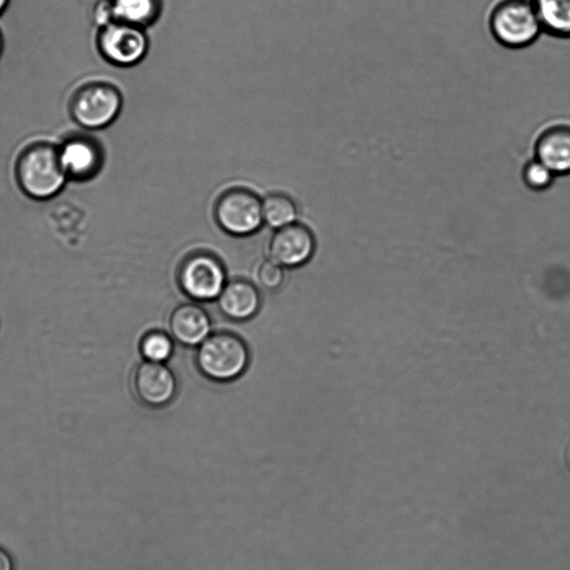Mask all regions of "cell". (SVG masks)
<instances>
[{"label":"cell","instance_id":"cell-1","mask_svg":"<svg viewBox=\"0 0 570 570\" xmlns=\"http://www.w3.org/2000/svg\"><path fill=\"white\" fill-rule=\"evenodd\" d=\"M16 177L21 190L35 199L53 197L68 179L58 147L46 141L22 149L16 163Z\"/></svg>","mask_w":570,"mask_h":570},{"label":"cell","instance_id":"cell-2","mask_svg":"<svg viewBox=\"0 0 570 570\" xmlns=\"http://www.w3.org/2000/svg\"><path fill=\"white\" fill-rule=\"evenodd\" d=\"M492 38L508 49H524L543 33L531 0H497L488 13Z\"/></svg>","mask_w":570,"mask_h":570},{"label":"cell","instance_id":"cell-3","mask_svg":"<svg viewBox=\"0 0 570 570\" xmlns=\"http://www.w3.org/2000/svg\"><path fill=\"white\" fill-rule=\"evenodd\" d=\"M195 362L205 377L215 382H230L246 371L249 351L237 334L219 331L210 333L197 346Z\"/></svg>","mask_w":570,"mask_h":570},{"label":"cell","instance_id":"cell-4","mask_svg":"<svg viewBox=\"0 0 570 570\" xmlns=\"http://www.w3.org/2000/svg\"><path fill=\"white\" fill-rule=\"evenodd\" d=\"M121 106L122 98L115 86L96 81L75 91L70 100V114L81 127L100 129L116 119Z\"/></svg>","mask_w":570,"mask_h":570},{"label":"cell","instance_id":"cell-5","mask_svg":"<svg viewBox=\"0 0 570 570\" xmlns=\"http://www.w3.org/2000/svg\"><path fill=\"white\" fill-rule=\"evenodd\" d=\"M183 293L198 302L216 301L226 284L223 263L213 254L198 252L188 255L177 275Z\"/></svg>","mask_w":570,"mask_h":570},{"label":"cell","instance_id":"cell-6","mask_svg":"<svg viewBox=\"0 0 570 570\" xmlns=\"http://www.w3.org/2000/svg\"><path fill=\"white\" fill-rule=\"evenodd\" d=\"M215 219L219 227L234 236H248L263 224L262 200L246 188L224 191L215 205Z\"/></svg>","mask_w":570,"mask_h":570},{"label":"cell","instance_id":"cell-7","mask_svg":"<svg viewBox=\"0 0 570 570\" xmlns=\"http://www.w3.org/2000/svg\"><path fill=\"white\" fill-rule=\"evenodd\" d=\"M98 49L101 56L117 66H132L146 55L148 41L141 27L111 21L100 28Z\"/></svg>","mask_w":570,"mask_h":570},{"label":"cell","instance_id":"cell-8","mask_svg":"<svg viewBox=\"0 0 570 570\" xmlns=\"http://www.w3.org/2000/svg\"><path fill=\"white\" fill-rule=\"evenodd\" d=\"M132 387L137 399L149 407H163L177 392V379L166 363L144 361L134 372Z\"/></svg>","mask_w":570,"mask_h":570},{"label":"cell","instance_id":"cell-9","mask_svg":"<svg viewBox=\"0 0 570 570\" xmlns=\"http://www.w3.org/2000/svg\"><path fill=\"white\" fill-rule=\"evenodd\" d=\"M532 153L557 177L570 175V121L554 120L541 127L533 139Z\"/></svg>","mask_w":570,"mask_h":570},{"label":"cell","instance_id":"cell-10","mask_svg":"<svg viewBox=\"0 0 570 570\" xmlns=\"http://www.w3.org/2000/svg\"><path fill=\"white\" fill-rule=\"evenodd\" d=\"M315 250V238L303 224L293 223L276 229L268 245L269 259L284 268L306 264Z\"/></svg>","mask_w":570,"mask_h":570},{"label":"cell","instance_id":"cell-11","mask_svg":"<svg viewBox=\"0 0 570 570\" xmlns=\"http://www.w3.org/2000/svg\"><path fill=\"white\" fill-rule=\"evenodd\" d=\"M59 159L68 178L88 180L101 168L104 155L98 141L83 135L66 138L58 147Z\"/></svg>","mask_w":570,"mask_h":570},{"label":"cell","instance_id":"cell-12","mask_svg":"<svg viewBox=\"0 0 570 570\" xmlns=\"http://www.w3.org/2000/svg\"><path fill=\"white\" fill-rule=\"evenodd\" d=\"M169 334L184 346H198L212 333V320L204 307L196 303H183L168 320Z\"/></svg>","mask_w":570,"mask_h":570},{"label":"cell","instance_id":"cell-13","mask_svg":"<svg viewBox=\"0 0 570 570\" xmlns=\"http://www.w3.org/2000/svg\"><path fill=\"white\" fill-rule=\"evenodd\" d=\"M216 302L218 309L226 318L243 322L258 312L262 298L254 283L235 278L226 282Z\"/></svg>","mask_w":570,"mask_h":570},{"label":"cell","instance_id":"cell-14","mask_svg":"<svg viewBox=\"0 0 570 570\" xmlns=\"http://www.w3.org/2000/svg\"><path fill=\"white\" fill-rule=\"evenodd\" d=\"M531 1L544 33L558 39H570V0Z\"/></svg>","mask_w":570,"mask_h":570},{"label":"cell","instance_id":"cell-15","mask_svg":"<svg viewBox=\"0 0 570 570\" xmlns=\"http://www.w3.org/2000/svg\"><path fill=\"white\" fill-rule=\"evenodd\" d=\"M112 21L144 27L154 22L160 11V0H108Z\"/></svg>","mask_w":570,"mask_h":570},{"label":"cell","instance_id":"cell-16","mask_svg":"<svg viewBox=\"0 0 570 570\" xmlns=\"http://www.w3.org/2000/svg\"><path fill=\"white\" fill-rule=\"evenodd\" d=\"M263 220L278 229L295 223L297 209L294 202L283 194H271L262 202Z\"/></svg>","mask_w":570,"mask_h":570},{"label":"cell","instance_id":"cell-17","mask_svg":"<svg viewBox=\"0 0 570 570\" xmlns=\"http://www.w3.org/2000/svg\"><path fill=\"white\" fill-rule=\"evenodd\" d=\"M139 350L145 361L166 363L174 352V338L166 332L153 330L141 337Z\"/></svg>","mask_w":570,"mask_h":570},{"label":"cell","instance_id":"cell-18","mask_svg":"<svg viewBox=\"0 0 570 570\" xmlns=\"http://www.w3.org/2000/svg\"><path fill=\"white\" fill-rule=\"evenodd\" d=\"M521 178L527 188L532 191L549 189L557 176L539 159L532 156L521 169Z\"/></svg>","mask_w":570,"mask_h":570},{"label":"cell","instance_id":"cell-19","mask_svg":"<svg viewBox=\"0 0 570 570\" xmlns=\"http://www.w3.org/2000/svg\"><path fill=\"white\" fill-rule=\"evenodd\" d=\"M256 278L258 284L267 291L278 289L285 278L284 267L272 259L259 264Z\"/></svg>","mask_w":570,"mask_h":570},{"label":"cell","instance_id":"cell-20","mask_svg":"<svg viewBox=\"0 0 570 570\" xmlns=\"http://www.w3.org/2000/svg\"><path fill=\"white\" fill-rule=\"evenodd\" d=\"M0 570H12V561L9 554L0 548Z\"/></svg>","mask_w":570,"mask_h":570},{"label":"cell","instance_id":"cell-21","mask_svg":"<svg viewBox=\"0 0 570 570\" xmlns=\"http://www.w3.org/2000/svg\"><path fill=\"white\" fill-rule=\"evenodd\" d=\"M10 0H0V14L6 10Z\"/></svg>","mask_w":570,"mask_h":570},{"label":"cell","instance_id":"cell-22","mask_svg":"<svg viewBox=\"0 0 570 570\" xmlns=\"http://www.w3.org/2000/svg\"><path fill=\"white\" fill-rule=\"evenodd\" d=\"M2 49H3V40H2L1 32H0V56L2 53Z\"/></svg>","mask_w":570,"mask_h":570}]
</instances>
